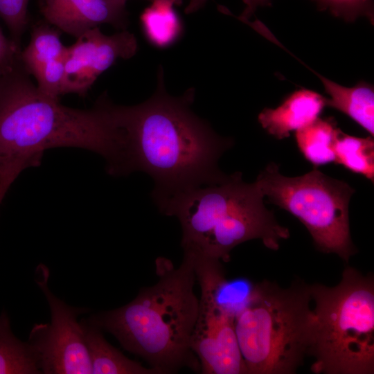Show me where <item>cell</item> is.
Here are the masks:
<instances>
[{"mask_svg":"<svg viewBox=\"0 0 374 374\" xmlns=\"http://www.w3.org/2000/svg\"><path fill=\"white\" fill-rule=\"evenodd\" d=\"M314 303L308 355L323 374L374 373V282L351 267L333 287L309 285Z\"/></svg>","mask_w":374,"mask_h":374,"instance_id":"5","label":"cell"},{"mask_svg":"<svg viewBox=\"0 0 374 374\" xmlns=\"http://www.w3.org/2000/svg\"><path fill=\"white\" fill-rule=\"evenodd\" d=\"M21 48L8 38L0 27V75L12 71L19 61Z\"/></svg>","mask_w":374,"mask_h":374,"instance_id":"22","label":"cell"},{"mask_svg":"<svg viewBox=\"0 0 374 374\" xmlns=\"http://www.w3.org/2000/svg\"><path fill=\"white\" fill-rule=\"evenodd\" d=\"M338 130L332 118L319 117L295 132L299 150L314 167L334 161V142Z\"/></svg>","mask_w":374,"mask_h":374,"instance_id":"17","label":"cell"},{"mask_svg":"<svg viewBox=\"0 0 374 374\" xmlns=\"http://www.w3.org/2000/svg\"><path fill=\"white\" fill-rule=\"evenodd\" d=\"M263 198L255 181L246 183L235 172L220 183L186 190L157 206L179 220L184 252L227 262L232 249L246 241L260 239L278 250L280 241L290 237Z\"/></svg>","mask_w":374,"mask_h":374,"instance_id":"4","label":"cell"},{"mask_svg":"<svg viewBox=\"0 0 374 374\" xmlns=\"http://www.w3.org/2000/svg\"><path fill=\"white\" fill-rule=\"evenodd\" d=\"M255 182L264 197L298 218L317 249L348 262L356 252L350 232L348 206L355 189L319 170L299 177L281 175L270 163Z\"/></svg>","mask_w":374,"mask_h":374,"instance_id":"7","label":"cell"},{"mask_svg":"<svg viewBox=\"0 0 374 374\" xmlns=\"http://www.w3.org/2000/svg\"><path fill=\"white\" fill-rule=\"evenodd\" d=\"M140 17L143 32L154 46L166 48L181 35L183 26L175 9L182 0H151Z\"/></svg>","mask_w":374,"mask_h":374,"instance_id":"15","label":"cell"},{"mask_svg":"<svg viewBox=\"0 0 374 374\" xmlns=\"http://www.w3.org/2000/svg\"><path fill=\"white\" fill-rule=\"evenodd\" d=\"M6 193H7V191L5 189H3L2 188H0V205H1L3 198L5 197V195H6Z\"/></svg>","mask_w":374,"mask_h":374,"instance_id":"25","label":"cell"},{"mask_svg":"<svg viewBox=\"0 0 374 374\" xmlns=\"http://www.w3.org/2000/svg\"><path fill=\"white\" fill-rule=\"evenodd\" d=\"M19 61L0 75V181L12 184L26 168L41 164L51 148L71 147L101 155L107 172L121 176L125 138L102 94L90 109L62 105L40 92Z\"/></svg>","mask_w":374,"mask_h":374,"instance_id":"2","label":"cell"},{"mask_svg":"<svg viewBox=\"0 0 374 374\" xmlns=\"http://www.w3.org/2000/svg\"><path fill=\"white\" fill-rule=\"evenodd\" d=\"M373 136L357 137L343 132L339 128L334 142V162L348 170L361 175L373 183Z\"/></svg>","mask_w":374,"mask_h":374,"instance_id":"19","label":"cell"},{"mask_svg":"<svg viewBox=\"0 0 374 374\" xmlns=\"http://www.w3.org/2000/svg\"><path fill=\"white\" fill-rule=\"evenodd\" d=\"M207 0H190L188 5L185 8V12L186 14H192L202 8L205 5Z\"/></svg>","mask_w":374,"mask_h":374,"instance_id":"24","label":"cell"},{"mask_svg":"<svg viewBox=\"0 0 374 374\" xmlns=\"http://www.w3.org/2000/svg\"><path fill=\"white\" fill-rule=\"evenodd\" d=\"M76 39L66 48L62 95L84 97L100 74L118 59L132 58L138 49L135 35L127 30L107 35L96 27Z\"/></svg>","mask_w":374,"mask_h":374,"instance_id":"10","label":"cell"},{"mask_svg":"<svg viewBox=\"0 0 374 374\" xmlns=\"http://www.w3.org/2000/svg\"><path fill=\"white\" fill-rule=\"evenodd\" d=\"M308 285L283 288L256 283L235 317L237 339L248 374H294L308 355L313 310Z\"/></svg>","mask_w":374,"mask_h":374,"instance_id":"6","label":"cell"},{"mask_svg":"<svg viewBox=\"0 0 374 374\" xmlns=\"http://www.w3.org/2000/svg\"><path fill=\"white\" fill-rule=\"evenodd\" d=\"M155 267L154 285L141 289L129 303L89 319L161 374L185 367L199 372V362L190 348L199 308L192 258L184 253L175 267L170 260L159 257Z\"/></svg>","mask_w":374,"mask_h":374,"instance_id":"3","label":"cell"},{"mask_svg":"<svg viewBox=\"0 0 374 374\" xmlns=\"http://www.w3.org/2000/svg\"><path fill=\"white\" fill-rule=\"evenodd\" d=\"M37 354L31 345L11 331L5 312L0 315V374L41 373Z\"/></svg>","mask_w":374,"mask_h":374,"instance_id":"18","label":"cell"},{"mask_svg":"<svg viewBox=\"0 0 374 374\" xmlns=\"http://www.w3.org/2000/svg\"><path fill=\"white\" fill-rule=\"evenodd\" d=\"M80 325L89 353L92 374H161L155 368H147L129 359L105 339L101 329L82 319Z\"/></svg>","mask_w":374,"mask_h":374,"instance_id":"13","label":"cell"},{"mask_svg":"<svg viewBox=\"0 0 374 374\" xmlns=\"http://www.w3.org/2000/svg\"><path fill=\"white\" fill-rule=\"evenodd\" d=\"M163 77L160 66L157 89L143 103L113 105L125 133L126 175L140 170L151 176L157 205L186 190L225 180L228 175L218 168L217 161L233 145L193 112V88L171 96Z\"/></svg>","mask_w":374,"mask_h":374,"instance_id":"1","label":"cell"},{"mask_svg":"<svg viewBox=\"0 0 374 374\" xmlns=\"http://www.w3.org/2000/svg\"><path fill=\"white\" fill-rule=\"evenodd\" d=\"M30 0H0V19L6 24L10 39L21 48V40L28 26Z\"/></svg>","mask_w":374,"mask_h":374,"instance_id":"20","label":"cell"},{"mask_svg":"<svg viewBox=\"0 0 374 374\" xmlns=\"http://www.w3.org/2000/svg\"><path fill=\"white\" fill-rule=\"evenodd\" d=\"M200 298L190 348L204 374H248L235 332V317L217 303L213 272L220 260L190 254Z\"/></svg>","mask_w":374,"mask_h":374,"instance_id":"8","label":"cell"},{"mask_svg":"<svg viewBox=\"0 0 374 374\" xmlns=\"http://www.w3.org/2000/svg\"><path fill=\"white\" fill-rule=\"evenodd\" d=\"M151 1V0H150Z\"/></svg>","mask_w":374,"mask_h":374,"instance_id":"26","label":"cell"},{"mask_svg":"<svg viewBox=\"0 0 374 374\" xmlns=\"http://www.w3.org/2000/svg\"><path fill=\"white\" fill-rule=\"evenodd\" d=\"M127 0H42L46 22L75 38L102 24L120 30L129 24Z\"/></svg>","mask_w":374,"mask_h":374,"instance_id":"11","label":"cell"},{"mask_svg":"<svg viewBox=\"0 0 374 374\" xmlns=\"http://www.w3.org/2000/svg\"><path fill=\"white\" fill-rule=\"evenodd\" d=\"M269 0H243L245 8L242 14L237 17L240 20H249L258 7L265 5Z\"/></svg>","mask_w":374,"mask_h":374,"instance_id":"23","label":"cell"},{"mask_svg":"<svg viewBox=\"0 0 374 374\" xmlns=\"http://www.w3.org/2000/svg\"><path fill=\"white\" fill-rule=\"evenodd\" d=\"M326 107V98L306 89L294 91L276 108H265L258 121L268 134L278 139L289 137L314 121Z\"/></svg>","mask_w":374,"mask_h":374,"instance_id":"12","label":"cell"},{"mask_svg":"<svg viewBox=\"0 0 374 374\" xmlns=\"http://www.w3.org/2000/svg\"><path fill=\"white\" fill-rule=\"evenodd\" d=\"M37 271V283L46 298L51 314V323L33 326L28 341L37 354L42 373H91L89 353L77 320L87 310L69 306L57 298L48 287L47 268L39 265Z\"/></svg>","mask_w":374,"mask_h":374,"instance_id":"9","label":"cell"},{"mask_svg":"<svg viewBox=\"0 0 374 374\" xmlns=\"http://www.w3.org/2000/svg\"><path fill=\"white\" fill-rule=\"evenodd\" d=\"M62 32L47 22H39L32 28L28 46L20 52V61L34 78L47 64L63 57L66 48L60 39Z\"/></svg>","mask_w":374,"mask_h":374,"instance_id":"16","label":"cell"},{"mask_svg":"<svg viewBox=\"0 0 374 374\" xmlns=\"http://www.w3.org/2000/svg\"><path fill=\"white\" fill-rule=\"evenodd\" d=\"M321 9L333 15L351 21L361 16L373 19V0H314Z\"/></svg>","mask_w":374,"mask_h":374,"instance_id":"21","label":"cell"},{"mask_svg":"<svg viewBox=\"0 0 374 374\" xmlns=\"http://www.w3.org/2000/svg\"><path fill=\"white\" fill-rule=\"evenodd\" d=\"M320 80L328 97L326 98V106L347 115L373 136V87L365 82H360L353 87H346L324 76Z\"/></svg>","mask_w":374,"mask_h":374,"instance_id":"14","label":"cell"}]
</instances>
